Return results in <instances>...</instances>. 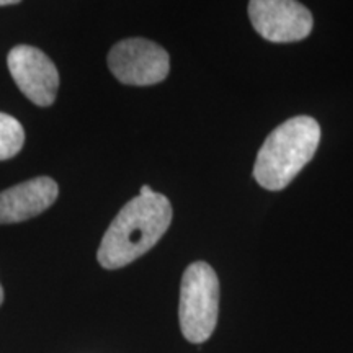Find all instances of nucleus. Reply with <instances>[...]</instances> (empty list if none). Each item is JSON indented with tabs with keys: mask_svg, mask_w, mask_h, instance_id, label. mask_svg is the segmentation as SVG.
<instances>
[{
	"mask_svg": "<svg viewBox=\"0 0 353 353\" xmlns=\"http://www.w3.org/2000/svg\"><path fill=\"white\" fill-rule=\"evenodd\" d=\"M249 17L255 32L272 43L301 41L314 23L311 12L293 0H252Z\"/></svg>",
	"mask_w": 353,
	"mask_h": 353,
	"instance_id": "423d86ee",
	"label": "nucleus"
},
{
	"mask_svg": "<svg viewBox=\"0 0 353 353\" xmlns=\"http://www.w3.org/2000/svg\"><path fill=\"white\" fill-rule=\"evenodd\" d=\"M321 141V126L312 117H294L275 128L255 159L254 176L260 187L278 192L314 157Z\"/></svg>",
	"mask_w": 353,
	"mask_h": 353,
	"instance_id": "f03ea898",
	"label": "nucleus"
},
{
	"mask_svg": "<svg viewBox=\"0 0 353 353\" xmlns=\"http://www.w3.org/2000/svg\"><path fill=\"white\" fill-rule=\"evenodd\" d=\"M172 223V206L167 196L148 185L139 196L123 206L100 242L97 259L107 270L123 268L152 249Z\"/></svg>",
	"mask_w": 353,
	"mask_h": 353,
	"instance_id": "f257e3e1",
	"label": "nucleus"
},
{
	"mask_svg": "<svg viewBox=\"0 0 353 353\" xmlns=\"http://www.w3.org/2000/svg\"><path fill=\"white\" fill-rule=\"evenodd\" d=\"M7 64L13 81L26 99L38 107H50L54 103L59 74L54 63L41 50L20 44L8 52Z\"/></svg>",
	"mask_w": 353,
	"mask_h": 353,
	"instance_id": "39448f33",
	"label": "nucleus"
},
{
	"mask_svg": "<svg viewBox=\"0 0 353 353\" xmlns=\"http://www.w3.org/2000/svg\"><path fill=\"white\" fill-rule=\"evenodd\" d=\"M13 3H17L15 0H0V6H13Z\"/></svg>",
	"mask_w": 353,
	"mask_h": 353,
	"instance_id": "1a4fd4ad",
	"label": "nucleus"
},
{
	"mask_svg": "<svg viewBox=\"0 0 353 353\" xmlns=\"http://www.w3.org/2000/svg\"><path fill=\"white\" fill-rule=\"evenodd\" d=\"M2 303H3V288L2 285H0V306H2Z\"/></svg>",
	"mask_w": 353,
	"mask_h": 353,
	"instance_id": "9d476101",
	"label": "nucleus"
},
{
	"mask_svg": "<svg viewBox=\"0 0 353 353\" xmlns=\"http://www.w3.org/2000/svg\"><path fill=\"white\" fill-rule=\"evenodd\" d=\"M59 195L50 176H37L0 192V224H15L46 211Z\"/></svg>",
	"mask_w": 353,
	"mask_h": 353,
	"instance_id": "0eeeda50",
	"label": "nucleus"
},
{
	"mask_svg": "<svg viewBox=\"0 0 353 353\" xmlns=\"http://www.w3.org/2000/svg\"><path fill=\"white\" fill-rule=\"evenodd\" d=\"M108 68L126 85H156L169 76L170 57L157 43L144 38H128L110 50Z\"/></svg>",
	"mask_w": 353,
	"mask_h": 353,
	"instance_id": "20e7f679",
	"label": "nucleus"
},
{
	"mask_svg": "<svg viewBox=\"0 0 353 353\" xmlns=\"http://www.w3.org/2000/svg\"><path fill=\"white\" fill-rule=\"evenodd\" d=\"M219 280L211 265L195 262L185 270L180 285L179 319L183 337L192 343H203L218 324Z\"/></svg>",
	"mask_w": 353,
	"mask_h": 353,
	"instance_id": "7ed1b4c3",
	"label": "nucleus"
},
{
	"mask_svg": "<svg viewBox=\"0 0 353 353\" xmlns=\"http://www.w3.org/2000/svg\"><path fill=\"white\" fill-rule=\"evenodd\" d=\"M25 144V131L19 120L0 113V161L15 157Z\"/></svg>",
	"mask_w": 353,
	"mask_h": 353,
	"instance_id": "6e6552de",
	"label": "nucleus"
}]
</instances>
